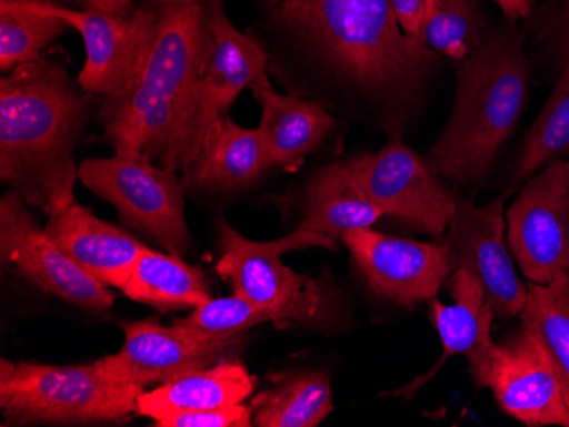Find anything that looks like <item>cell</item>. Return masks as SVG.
I'll list each match as a JSON object with an SVG mask.
<instances>
[{"mask_svg":"<svg viewBox=\"0 0 569 427\" xmlns=\"http://www.w3.org/2000/svg\"><path fill=\"white\" fill-rule=\"evenodd\" d=\"M158 427H249L252 426V409L246 404L222 409L198 410L178 414L156 423Z\"/></svg>","mask_w":569,"mask_h":427,"instance_id":"30","label":"cell"},{"mask_svg":"<svg viewBox=\"0 0 569 427\" xmlns=\"http://www.w3.org/2000/svg\"><path fill=\"white\" fill-rule=\"evenodd\" d=\"M552 161H569V60L562 65L558 84L523 140L515 162L513 184Z\"/></svg>","mask_w":569,"mask_h":427,"instance_id":"28","label":"cell"},{"mask_svg":"<svg viewBox=\"0 0 569 427\" xmlns=\"http://www.w3.org/2000/svg\"><path fill=\"white\" fill-rule=\"evenodd\" d=\"M493 2L501 9L505 18L511 22L532 18L533 9H536L533 0H493Z\"/></svg>","mask_w":569,"mask_h":427,"instance_id":"34","label":"cell"},{"mask_svg":"<svg viewBox=\"0 0 569 427\" xmlns=\"http://www.w3.org/2000/svg\"><path fill=\"white\" fill-rule=\"evenodd\" d=\"M343 244L369 288L392 304L411 307L430 302L452 274L442 244L391 237L370 228L350 232Z\"/></svg>","mask_w":569,"mask_h":427,"instance_id":"15","label":"cell"},{"mask_svg":"<svg viewBox=\"0 0 569 427\" xmlns=\"http://www.w3.org/2000/svg\"><path fill=\"white\" fill-rule=\"evenodd\" d=\"M124 343L117 355L102 356L94 365L102 375L120 384H168L179 376L217 365L232 346L230 340H204L166 327L158 318L121 322Z\"/></svg>","mask_w":569,"mask_h":427,"instance_id":"16","label":"cell"},{"mask_svg":"<svg viewBox=\"0 0 569 427\" xmlns=\"http://www.w3.org/2000/svg\"><path fill=\"white\" fill-rule=\"evenodd\" d=\"M56 12L84 41L86 63L77 78L81 88L101 98V104L127 98L158 34L162 0H137L136 8L123 16L67 8L62 2Z\"/></svg>","mask_w":569,"mask_h":427,"instance_id":"9","label":"cell"},{"mask_svg":"<svg viewBox=\"0 0 569 427\" xmlns=\"http://www.w3.org/2000/svg\"><path fill=\"white\" fill-rule=\"evenodd\" d=\"M121 292L159 312L198 307L210 299L209 279L200 267L184 263L176 254L156 253L149 247L143 248Z\"/></svg>","mask_w":569,"mask_h":427,"instance_id":"24","label":"cell"},{"mask_svg":"<svg viewBox=\"0 0 569 427\" xmlns=\"http://www.w3.org/2000/svg\"><path fill=\"white\" fill-rule=\"evenodd\" d=\"M302 231L343 242L345 235L372 227L382 210L363 193L347 161L332 162L310 175L303 190Z\"/></svg>","mask_w":569,"mask_h":427,"instance_id":"22","label":"cell"},{"mask_svg":"<svg viewBox=\"0 0 569 427\" xmlns=\"http://www.w3.org/2000/svg\"><path fill=\"white\" fill-rule=\"evenodd\" d=\"M278 325L270 308L252 304L251 299L234 293L226 298H210L194 307L193 314L172 322L176 329L204 340H230L261 324Z\"/></svg>","mask_w":569,"mask_h":427,"instance_id":"29","label":"cell"},{"mask_svg":"<svg viewBox=\"0 0 569 427\" xmlns=\"http://www.w3.org/2000/svg\"><path fill=\"white\" fill-rule=\"evenodd\" d=\"M82 11L104 12V14L123 16L136 8L137 0H70Z\"/></svg>","mask_w":569,"mask_h":427,"instance_id":"33","label":"cell"},{"mask_svg":"<svg viewBox=\"0 0 569 427\" xmlns=\"http://www.w3.org/2000/svg\"><path fill=\"white\" fill-rule=\"evenodd\" d=\"M519 317L546 350L569 407V273L548 285L530 283Z\"/></svg>","mask_w":569,"mask_h":427,"instance_id":"26","label":"cell"},{"mask_svg":"<svg viewBox=\"0 0 569 427\" xmlns=\"http://www.w3.org/2000/svg\"><path fill=\"white\" fill-rule=\"evenodd\" d=\"M307 247L336 253L338 242L302 228L278 241H249L220 216L217 273L234 286V293L273 311L278 325L316 324L328 312L326 289L318 279L290 270L281 261L284 254Z\"/></svg>","mask_w":569,"mask_h":427,"instance_id":"6","label":"cell"},{"mask_svg":"<svg viewBox=\"0 0 569 427\" xmlns=\"http://www.w3.org/2000/svg\"><path fill=\"white\" fill-rule=\"evenodd\" d=\"M348 164L383 215L405 220L433 237L446 234L459 200L438 181L428 162L402 142V135H389L379 152L350 157Z\"/></svg>","mask_w":569,"mask_h":427,"instance_id":"10","label":"cell"},{"mask_svg":"<svg viewBox=\"0 0 569 427\" xmlns=\"http://www.w3.org/2000/svg\"><path fill=\"white\" fill-rule=\"evenodd\" d=\"M217 0H162L158 34L139 81L98 121L114 152L142 155L179 172L184 116L212 55Z\"/></svg>","mask_w":569,"mask_h":427,"instance_id":"3","label":"cell"},{"mask_svg":"<svg viewBox=\"0 0 569 427\" xmlns=\"http://www.w3.org/2000/svg\"><path fill=\"white\" fill-rule=\"evenodd\" d=\"M92 98L43 57L0 79V181L48 218L76 201V146Z\"/></svg>","mask_w":569,"mask_h":427,"instance_id":"2","label":"cell"},{"mask_svg":"<svg viewBox=\"0 0 569 427\" xmlns=\"http://www.w3.org/2000/svg\"><path fill=\"white\" fill-rule=\"evenodd\" d=\"M537 31L551 41L562 59L569 60V0H558L537 16Z\"/></svg>","mask_w":569,"mask_h":427,"instance_id":"31","label":"cell"},{"mask_svg":"<svg viewBox=\"0 0 569 427\" xmlns=\"http://www.w3.org/2000/svg\"><path fill=\"white\" fill-rule=\"evenodd\" d=\"M568 273H569V271H568Z\"/></svg>","mask_w":569,"mask_h":427,"instance_id":"36","label":"cell"},{"mask_svg":"<svg viewBox=\"0 0 569 427\" xmlns=\"http://www.w3.org/2000/svg\"><path fill=\"white\" fill-rule=\"evenodd\" d=\"M486 33L478 0H425L417 38L438 57L460 62L478 50Z\"/></svg>","mask_w":569,"mask_h":427,"instance_id":"27","label":"cell"},{"mask_svg":"<svg viewBox=\"0 0 569 427\" xmlns=\"http://www.w3.org/2000/svg\"><path fill=\"white\" fill-rule=\"evenodd\" d=\"M263 2L268 6V8L273 9L278 8L280 4H283L284 0H263Z\"/></svg>","mask_w":569,"mask_h":427,"instance_id":"35","label":"cell"},{"mask_svg":"<svg viewBox=\"0 0 569 427\" xmlns=\"http://www.w3.org/2000/svg\"><path fill=\"white\" fill-rule=\"evenodd\" d=\"M530 65L515 22L488 30L478 50L457 62V99L446 132L425 161L438 177L476 186L529 103Z\"/></svg>","mask_w":569,"mask_h":427,"instance_id":"4","label":"cell"},{"mask_svg":"<svg viewBox=\"0 0 569 427\" xmlns=\"http://www.w3.org/2000/svg\"><path fill=\"white\" fill-rule=\"evenodd\" d=\"M256 385L254 376L241 363L219 362L153 390H143L137 400V416L159 423L178 414L238 406L252 397Z\"/></svg>","mask_w":569,"mask_h":427,"instance_id":"20","label":"cell"},{"mask_svg":"<svg viewBox=\"0 0 569 427\" xmlns=\"http://www.w3.org/2000/svg\"><path fill=\"white\" fill-rule=\"evenodd\" d=\"M472 380L476 387L493 392L498 407L526 426L569 427L568 401L558 375L526 325L495 343Z\"/></svg>","mask_w":569,"mask_h":427,"instance_id":"13","label":"cell"},{"mask_svg":"<svg viewBox=\"0 0 569 427\" xmlns=\"http://www.w3.org/2000/svg\"><path fill=\"white\" fill-rule=\"evenodd\" d=\"M267 30L332 92L405 135L409 111L438 55L402 30L391 0H284Z\"/></svg>","mask_w":569,"mask_h":427,"instance_id":"1","label":"cell"},{"mask_svg":"<svg viewBox=\"0 0 569 427\" xmlns=\"http://www.w3.org/2000/svg\"><path fill=\"white\" fill-rule=\"evenodd\" d=\"M510 253L530 283L569 271V161L539 169L507 212Z\"/></svg>","mask_w":569,"mask_h":427,"instance_id":"11","label":"cell"},{"mask_svg":"<svg viewBox=\"0 0 569 427\" xmlns=\"http://www.w3.org/2000/svg\"><path fill=\"white\" fill-rule=\"evenodd\" d=\"M271 169L273 162L260 129H242L227 116L183 177L188 191L238 193L258 183Z\"/></svg>","mask_w":569,"mask_h":427,"instance_id":"21","label":"cell"},{"mask_svg":"<svg viewBox=\"0 0 569 427\" xmlns=\"http://www.w3.org/2000/svg\"><path fill=\"white\" fill-rule=\"evenodd\" d=\"M271 387L251 397L252 426L318 427L332 406L331 378L322 369L270 373Z\"/></svg>","mask_w":569,"mask_h":427,"instance_id":"23","label":"cell"},{"mask_svg":"<svg viewBox=\"0 0 569 427\" xmlns=\"http://www.w3.org/2000/svg\"><path fill=\"white\" fill-rule=\"evenodd\" d=\"M59 0H0V70L41 59L53 41L69 33V22L56 12Z\"/></svg>","mask_w":569,"mask_h":427,"instance_id":"25","label":"cell"},{"mask_svg":"<svg viewBox=\"0 0 569 427\" xmlns=\"http://www.w3.org/2000/svg\"><path fill=\"white\" fill-rule=\"evenodd\" d=\"M391 6L401 22L402 30L417 38L425 0H391Z\"/></svg>","mask_w":569,"mask_h":427,"instance_id":"32","label":"cell"},{"mask_svg":"<svg viewBox=\"0 0 569 427\" xmlns=\"http://www.w3.org/2000/svg\"><path fill=\"white\" fill-rule=\"evenodd\" d=\"M79 181L117 209L128 227L161 244L169 254L191 251L184 205L188 186L181 172L142 155L114 152L113 157L86 159Z\"/></svg>","mask_w":569,"mask_h":427,"instance_id":"7","label":"cell"},{"mask_svg":"<svg viewBox=\"0 0 569 427\" xmlns=\"http://www.w3.org/2000/svg\"><path fill=\"white\" fill-rule=\"evenodd\" d=\"M251 91L261 104L258 129L274 169L299 167L328 142L340 124L321 101L278 94L271 85L270 75L256 82Z\"/></svg>","mask_w":569,"mask_h":427,"instance_id":"19","label":"cell"},{"mask_svg":"<svg viewBox=\"0 0 569 427\" xmlns=\"http://www.w3.org/2000/svg\"><path fill=\"white\" fill-rule=\"evenodd\" d=\"M447 288L453 298L452 305L442 304L437 296L428 302L431 321L442 340V358L430 372L418 376L417 380H412L406 387L392 392L399 397L411 398L452 356H466L472 376L488 362L489 350L495 346L491 329L497 315L486 298L481 283L468 271L457 270L452 271L447 279Z\"/></svg>","mask_w":569,"mask_h":427,"instance_id":"17","label":"cell"},{"mask_svg":"<svg viewBox=\"0 0 569 427\" xmlns=\"http://www.w3.org/2000/svg\"><path fill=\"white\" fill-rule=\"evenodd\" d=\"M146 388L102 375L94 363L50 366L0 359L4 426H96L137 414Z\"/></svg>","mask_w":569,"mask_h":427,"instance_id":"5","label":"cell"},{"mask_svg":"<svg viewBox=\"0 0 569 427\" xmlns=\"http://www.w3.org/2000/svg\"><path fill=\"white\" fill-rule=\"evenodd\" d=\"M24 197L14 190L0 200V261L2 267H14L22 278L63 302L86 308L107 311L113 307L114 296L38 225Z\"/></svg>","mask_w":569,"mask_h":427,"instance_id":"12","label":"cell"},{"mask_svg":"<svg viewBox=\"0 0 569 427\" xmlns=\"http://www.w3.org/2000/svg\"><path fill=\"white\" fill-rule=\"evenodd\" d=\"M47 234L92 278L111 288H123L146 245L73 201L48 218Z\"/></svg>","mask_w":569,"mask_h":427,"instance_id":"18","label":"cell"},{"mask_svg":"<svg viewBox=\"0 0 569 427\" xmlns=\"http://www.w3.org/2000/svg\"><path fill=\"white\" fill-rule=\"evenodd\" d=\"M508 196L510 191L482 206L469 200L459 201L442 244L450 270H466L475 276L500 318L520 315L529 292L515 270L508 247L503 215Z\"/></svg>","mask_w":569,"mask_h":427,"instance_id":"14","label":"cell"},{"mask_svg":"<svg viewBox=\"0 0 569 427\" xmlns=\"http://www.w3.org/2000/svg\"><path fill=\"white\" fill-rule=\"evenodd\" d=\"M213 48L209 65L191 92L184 116L179 172L190 171L230 116V108L246 89L268 78L271 57L251 33H242L227 16L226 0H217L212 14Z\"/></svg>","mask_w":569,"mask_h":427,"instance_id":"8","label":"cell"}]
</instances>
